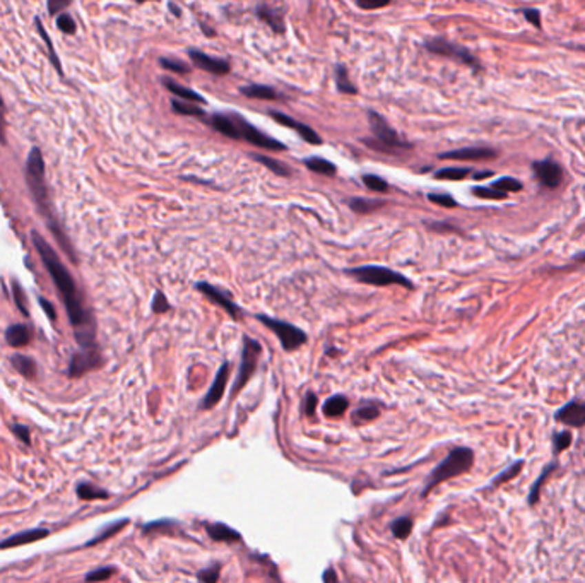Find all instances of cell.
<instances>
[{
    "label": "cell",
    "instance_id": "cell-1",
    "mask_svg": "<svg viewBox=\"0 0 585 583\" xmlns=\"http://www.w3.org/2000/svg\"><path fill=\"white\" fill-rule=\"evenodd\" d=\"M33 243L43 260L45 267L52 276L59 294L62 296L63 305H65L67 315H69L70 323L74 327L76 340L79 342L81 349H96V325L91 311L84 307L83 296L76 286V280L72 279L70 272L59 258L57 252L50 247V243L41 236L40 233L33 231Z\"/></svg>",
    "mask_w": 585,
    "mask_h": 583
},
{
    "label": "cell",
    "instance_id": "cell-2",
    "mask_svg": "<svg viewBox=\"0 0 585 583\" xmlns=\"http://www.w3.org/2000/svg\"><path fill=\"white\" fill-rule=\"evenodd\" d=\"M26 181H28V187H30L31 194H33V198L37 201L38 205V211L41 212V216L45 218V221H47V225L50 229H52V233L57 236V241L60 243V247L63 248V250L69 254L70 260L77 262L76 260V254H74L72 247H70L69 240H67L65 236H63L62 229H60V226L57 225V219L55 214H53V205L52 201H50V194H48V187H47V180H45V161H43V154H41V151L38 147L31 149L30 156H28V161H26Z\"/></svg>",
    "mask_w": 585,
    "mask_h": 583
},
{
    "label": "cell",
    "instance_id": "cell-3",
    "mask_svg": "<svg viewBox=\"0 0 585 583\" xmlns=\"http://www.w3.org/2000/svg\"><path fill=\"white\" fill-rule=\"evenodd\" d=\"M209 125L226 137L245 141L260 149H271V151H285L286 149L283 142L260 132L257 127L248 123L242 115H236V113H212L211 119H209Z\"/></svg>",
    "mask_w": 585,
    "mask_h": 583
},
{
    "label": "cell",
    "instance_id": "cell-4",
    "mask_svg": "<svg viewBox=\"0 0 585 583\" xmlns=\"http://www.w3.org/2000/svg\"><path fill=\"white\" fill-rule=\"evenodd\" d=\"M474 464V451L467 447H457L450 451L445 457V460H442L437 467L431 472L430 479L427 481L423 489V496H427L431 489L437 488L438 484H442L443 481H449V479L457 478V475L466 474L467 471H471Z\"/></svg>",
    "mask_w": 585,
    "mask_h": 583
},
{
    "label": "cell",
    "instance_id": "cell-5",
    "mask_svg": "<svg viewBox=\"0 0 585 583\" xmlns=\"http://www.w3.org/2000/svg\"><path fill=\"white\" fill-rule=\"evenodd\" d=\"M368 120H370V129L373 132V137L363 139L365 144L370 149L378 152H387V154H399L400 151H407L413 145L409 142L404 141L392 127L389 125L387 120L377 112L370 110L368 112Z\"/></svg>",
    "mask_w": 585,
    "mask_h": 583
},
{
    "label": "cell",
    "instance_id": "cell-6",
    "mask_svg": "<svg viewBox=\"0 0 585 583\" xmlns=\"http://www.w3.org/2000/svg\"><path fill=\"white\" fill-rule=\"evenodd\" d=\"M347 276L354 277L356 280L365 284H371V286H390V284H399V286L411 289L413 283L402 274L396 272V270L389 267H380V265H361V267H354L346 270Z\"/></svg>",
    "mask_w": 585,
    "mask_h": 583
},
{
    "label": "cell",
    "instance_id": "cell-7",
    "mask_svg": "<svg viewBox=\"0 0 585 583\" xmlns=\"http://www.w3.org/2000/svg\"><path fill=\"white\" fill-rule=\"evenodd\" d=\"M257 320L264 323L265 327H269L278 336L285 351H294L307 342V334L301 329H298L296 325H293V323L283 322V320L272 318V316L267 315H257Z\"/></svg>",
    "mask_w": 585,
    "mask_h": 583
},
{
    "label": "cell",
    "instance_id": "cell-8",
    "mask_svg": "<svg viewBox=\"0 0 585 583\" xmlns=\"http://www.w3.org/2000/svg\"><path fill=\"white\" fill-rule=\"evenodd\" d=\"M424 48L428 52L435 53V55L449 57V59L457 60L460 63H466V65L473 67V69H480V62L476 60V57L466 50L464 46L453 43V41L443 40V38H431V40L424 41Z\"/></svg>",
    "mask_w": 585,
    "mask_h": 583
},
{
    "label": "cell",
    "instance_id": "cell-9",
    "mask_svg": "<svg viewBox=\"0 0 585 583\" xmlns=\"http://www.w3.org/2000/svg\"><path fill=\"white\" fill-rule=\"evenodd\" d=\"M262 353V346L257 340L250 339V337H243V349H242V362H240L238 376H236V382L233 385V393L240 392L243 389L245 383L252 378V375L255 373L257 368L258 356Z\"/></svg>",
    "mask_w": 585,
    "mask_h": 583
},
{
    "label": "cell",
    "instance_id": "cell-10",
    "mask_svg": "<svg viewBox=\"0 0 585 583\" xmlns=\"http://www.w3.org/2000/svg\"><path fill=\"white\" fill-rule=\"evenodd\" d=\"M195 287H197V291H201L204 296H207L209 300L212 301V303L218 305V307H221L223 310L228 311V314L232 315L233 318H238V316H242V308L236 307V303L232 300L229 293H226V291L219 289V287L212 286V284H209V283H198V284H195Z\"/></svg>",
    "mask_w": 585,
    "mask_h": 583
},
{
    "label": "cell",
    "instance_id": "cell-11",
    "mask_svg": "<svg viewBox=\"0 0 585 583\" xmlns=\"http://www.w3.org/2000/svg\"><path fill=\"white\" fill-rule=\"evenodd\" d=\"M99 366H101V356H99L98 347L96 349H81L70 359L69 376L77 378V376H83L84 373L96 369Z\"/></svg>",
    "mask_w": 585,
    "mask_h": 583
},
{
    "label": "cell",
    "instance_id": "cell-12",
    "mask_svg": "<svg viewBox=\"0 0 585 583\" xmlns=\"http://www.w3.org/2000/svg\"><path fill=\"white\" fill-rule=\"evenodd\" d=\"M534 173H536V178L539 183L544 185L546 188H556L560 187L563 180V170L553 159H542V161H536L533 165Z\"/></svg>",
    "mask_w": 585,
    "mask_h": 583
},
{
    "label": "cell",
    "instance_id": "cell-13",
    "mask_svg": "<svg viewBox=\"0 0 585 583\" xmlns=\"http://www.w3.org/2000/svg\"><path fill=\"white\" fill-rule=\"evenodd\" d=\"M555 419L568 428H584L585 426V402L582 400H570L558 409Z\"/></svg>",
    "mask_w": 585,
    "mask_h": 583
},
{
    "label": "cell",
    "instance_id": "cell-14",
    "mask_svg": "<svg viewBox=\"0 0 585 583\" xmlns=\"http://www.w3.org/2000/svg\"><path fill=\"white\" fill-rule=\"evenodd\" d=\"M189 57L195 67L205 70V72H211L214 76H225V74L229 72V63L226 60L205 55L201 50H189Z\"/></svg>",
    "mask_w": 585,
    "mask_h": 583
},
{
    "label": "cell",
    "instance_id": "cell-15",
    "mask_svg": "<svg viewBox=\"0 0 585 583\" xmlns=\"http://www.w3.org/2000/svg\"><path fill=\"white\" fill-rule=\"evenodd\" d=\"M228 376H229V365L228 362H225V365H221L214 382H212L211 389H209V392L205 393L204 400H202V409L214 407V405L223 399V396H225L226 383H228Z\"/></svg>",
    "mask_w": 585,
    "mask_h": 583
},
{
    "label": "cell",
    "instance_id": "cell-16",
    "mask_svg": "<svg viewBox=\"0 0 585 583\" xmlns=\"http://www.w3.org/2000/svg\"><path fill=\"white\" fill-rule=\"evenodd\" d=\"M271 116L276 120V122L281 123V125L288 127V129H293L294 132L300 134V137L303 139V141H307L308 144H315V145L322 144V139L318 137V134L315 132L314 129H310L307 123L298 122V120H294V119H291V116L285 115V113H279V112H272Z\"/></svg>",
    "mask_w": 585,
    "mask_h": 583
},
{
    "label": "cell",
    "instance_id": "cell-17",
    "mask_svg": "<svg viewBox=\"0 0 585 583\" xmlns=\"http://www.w3.org/2000/svg\"><path fill=\"white\" fill-rule=\"evenodd\" d=\"M496 156L495 149L488 147H464L455 149L440 154V159H457V161H480V159H491Z\"/></svg>",
    "mask_w": 585,
    "mask_h": 583
},
{
    "label": "cell",
    "instance_id": "cell-18",
    "mask_svg": "<svg viewBox=\"0 0 585 583\" xmlns=\"http://www.w3.org/2000/svg\"><path fill=\"white\" fill-rule=\"evenodd\" d=\"M257 16H258V19L264 21L265 24H269L274 33H285V31H286L283 14L279 12L278 9H274V7L265 6V3H260V6L257 7Z\"/></svg>",
    "mask_w": 585,
    "mask_h": 583
},
{
    "label": "cell",
    "instance_id": "cell-19",
    "mask_svg": "<svg viewBox=\"0 0 585 583\" xmlns=\"http://www.w3.org/2000/svg\"><path fill=\"white\" fill-rule=\"evenodd\" d=\"M31 339H33V332H31L30 327L24 325V323H16V325L9 327V329L6 330V340L7 344L12 347L28 346V344L31 342Z\"/></svg>",
    "mask_w": 585,
    "mask_h": 583
},
{
    "label": "cell",
    "instance_id": "cell-20",
    "mask_svg": "<svg viewBox=\"0 0 585 583\" xmlns=\"http://www.w3.org/2000/svg\"><path fill=\"white\" fill-rule=\"evenodd\" d=\"M48 531H45V529H31V531L26 532H21V534L12 535V538L6 539L3 542H0V547L2 549H7V547H17V546H23V544H31V542H37V540L47 538Z\"/></svg>",
    "mask_w": 585,
    "mask_h": 583
},
{
    "label": "cell",
    "instance_id": "cell-21",
    "mask_svg": "<svg viewBox=\"0 0 585 583\" xmlns=\"http://www.w3.org/2000/svg\"><path fill=\"white\" fill-rule=\"evenodd\" d=\"M207 534L209 538L214 539L216 542H240L242 540V534L236 531H233L232 527L225 524H211L207 525Z\"/></svg>",
    "mask_w": 585,
    "mask_h": 583
},
{
    "label": "cell",
    "instance_id": "cell-22",
    "mask_svg": "<svg viewBox=\"0 0 585 583\" xmlns=\"http://www.w3.org/2000/svg\"><path fill=\"white\" fill-rule=\"evenodd\" d=\"M163 86H165L166 90H168L170 92H173V94H175V96H178V98L187 99V101L205 103V99L202 98V96L198 94V92L189 90V88H185V86H180V84L176 83V81L168 79V77H165V79H163Z\"/></svg>",
    "mask_w": 585,
    "mask_h": 583
},
{
    "label": "cell",
    "instance_id": "cell-23",
    "mask_svg": "<svg viewBox=\"0 0 585 583\" xmlns=\"http://www.w3.org/2000/svg\"><path fill=\"white\" fill-rule=\"evenodd\" d=\"M556 469H558V464H556V462H551V464H548L544 469H542L541 475H539V478L536 479V482H534L533 488H531L529 496H527V503H529L531 507L537 504L539 498H541V488H542V484H544L546 479H548L549 475H551V472H555Z\"/></svg>",
    "mask_w": 585,
    "mask_h": 583
},
{
    "label": "cell",
    "instance_id": "cell-24",
    "mask_svg": "<svg viewBox=\"0 0 585 583\" xmlns=\"http://www.w3.org/2000/svg\"><path fill=\"white\" fill-rule=\"evenodd\" d=\"M305 166H307L310 172L318 173V175H325V176H334L336 173H338V168H336L334 165H332L329 159L324 158H308L305 159Z\"/></svg>",
    "mask_w": 585,
    "mask_h": 583
},
{
    "label": "cell",
    "instance_id": "cell-25",
    "mask_svg": "<svg viewBox=\"0 0 585 583\" xmlns=\"http://www.w3.org/2000/svg\"><path fill=\"white\" fill-rule=\"evenodd\" d=\"M242 94L247 96V98H255V99H278V92H276L272 88L264 86V84H248V86H243Z\"/></svg>",
    "mask_w": 585,
    "mask_h": 583
},
{
    "label": "cell",
    "instance_id": "cell-26",
    "mask_svg": "<svg viewBox=\"0 0 585 583\" xmlns=\"http://www.w3.org/2000/svg\"><path fill=\"white\" fill-rule=\"evenodd\" d=\"M347 405V399L344 396H334L331 397V399L325 400L324 404V414L327 416V418H339V416H342L344 412H346Z\"/></svg>",
    "mask_w": 585,
    "mask_h": 583
},
{
    "label": "cell",
    "instance_id": "cell-27",
    "mask_svg": "<svg viewBox=\"0 0 585 583\" xmlns=\"http://www.w3.org/2000/svg\"><path fill=\"white\" fill-rule=\"evenodd\" d=\"M384 201H373V198H351L349 207L353 209L358 214H368V212H373L375 209H380L384 205Z\"/></svg>",
    "mask_w": 585,
    "mask_h": 583
},
{
    "label": "cell",
    "instance_id": "cell-28",
    "mask_svg": "<svg viewBox=\"0 0 585 583\" xmlns=\"http://www.w3.org/2000/svg\"><path fill=\"white\" fill-rule=\"evenodd\" d=\"M12 366L26 378H34V375H37V362L31 358L23 356V354L12 356Z\"/></svg>",
    "mask_w": 585,
    "mask_h": 583
},
{
    "label": "cell",
    "instance_id": "cell-29",
    "mask_svg": "<svg viewBox=\"0 0 585 583\" xmlns=\"http://www.w3.org/2000/svg\"><path fill=\"white\" fill-rule=\"evenodd\" d=\"M252 158H254L255 161L260 163V165H264L267 170H271V172L276 173V175H279V176L291 175V170H289L288 166L285 165V163L276 161V159L267 158V156H262V154H252Z\"/></svg>",
    "mask_w": 585,
    "mask_h": 583
},
{
    "label": "cell",
    "instance_id": "cell-30",
    "mask_svg": "<svg viewBox=\"0 0 585 583\" xmlns=\"http://www.w3.org/2000/svg\"><path fill=\"white\" fill-rule=\"evenodd\" d=\"M336 84H338L339 92H344V94H356L358 90L353 86V83H351L347 69L341 65V63L336 67Z\"/></svg>",
    "mask_w": 585,
    "mask_h": 583
},
{
    "label": "cell",
    "instance_id": "cell-31",
    "mask_svg": "<svg viewBox=\"0 0 585 583\" xmlns=\"http://www.w3.org/2000/svg\"><path fill=\"white\" fill-rule=\"evenodd\" d=\"M522 467H524V460L515 462V464L510 465L509 469H505V471H503V472H500V474L496 475L495 479H493L491 484H489V486H491V488H498V486H502V484H505V482L512 481L513 478H517V475L520 474Z\"/></svg>",
    "mask_w": 585,
    "mask_h": 583
},
{
    "label": "cell",
    "instance_id": "cell-32",
    "mask_svg": "<svg viewBox=\"0 0 585 583\" xmlns=\"http://www.w3.org/2000/svg\"><path fill=\"white\" fill-rule=\"evenodd\" d=\"M469 175H471L469 168H455V166H452V168L438 170V172L435 173V178H437V180H449V181H459V180H464L466 176H469Z\"/></svg>",
    "mask_w": 585,
    "mask_h": 583
},
{
    "label": "cell",
    "instance_id": "cell-33",
    "mask_svg": "<svg viewBox=\"0 0 585 583\" xmlns=\"http://www.w3.org/2000/svg\"><path fill=\"white\" fill-rule=\"evenodd\" d=\"M77 496H79L81 500H106L108 493H106L105 489L98 488V486L79 484L77 486Z\"/></svg>",
    "mask_w": 585,
    "mask_h": 583
},
{
    "label": "cell",
    "instance_id": "cell-34",
    "mask_svg": "<svg viewBox=\"0 0 585 583\" xmlns=\"http://www.w3.org/2000/svg\"><path fill=\"white\" fill-rule=\"evenodd\" d=\"M522 187H524V185L520 183L519 180L512 178V176H503V178L493 181L491 187H489V188H493V190H496V192H503V194H509V192L522 190Z\"/></svg>",
    "mask_w": 585,
    "mask_h": 583
},
{
    "label": "cell",
    "instance_id": "cell-35",
    "mask_svg": "<svg viewBox=\"0 0 585 583\" xmlns=\"http://www.w3.org/2000/svg\"><path fill=\"white\" fill-rule=\"evenodd\" d=\"M572 442H573L572 431H556L555 435H553V451H555V455L565 451L570 445H572Z\"/></svg>",
    "mask_w": 585,
    "mask_h": 583
},
{
    "label": "cell",
    "instance_id": "cell-36",
    "mask_svg": "<svg viewBox=\"0 0 585 583\" xmlns=\"http://www.w3.org/2000/svg\"><path fill=\"white\" fill-rule=\"evenodd\" d=\"M390 529H392V534L396 535L397 539H407L409 538L411 531H413V520L407 517L397 518L396 522H392Z\"/></svg>",
    "mask_w": 585,
    "mask_h": 583
},
{
    "label": "cell",
    "instance_id": "cell-37",
    "mask_svg": "<svg viewBox=\"0 0 585 583\" xmlns=\"http://www.w3.org/2000/svg\"><path fill=\"white\" fill-rule=\"evenodd\" d=\"M173 112L178 113V115H187V116H202L204 115V110L197 108V105H190L187 101H178V99H173L172 101Z\"/></svg>",
    "mask_w": 585,
    "mask_h": 583
},
{
    "label": "cell",
    "instance_id": "cell-38",
    "mask_svg": "<svg viewBox=\"0 0 585 583\" xmlns=\"http://www.w3.org/2000/svg\"><path fill=\"white\" fill-rule=\"evenodd\" d=\"M159 63H161L163 69L172 70V72H178V74H189L190 72V67L187 65L185 62H182V60L163 57V59H159Z\"/></svg>",
    "mask_w": 585,
    "mask_h": 583
},
{
    "label": "cell",
    "instance_id": "cell-39",
    "mask_svg": "<svg viewBox=\"0 0 585 583\" xmlns=\"http://www.w3.org/2000/svg\"><path fill=\"white\" fill-rule=\"evenodd\" d=\"M378 414H380V409L377 407V405H363V407L358 409L356 412H354V421L356 422H367L371 421V419L378 418Z\"/></svg>",
    "mask_w": 585,
    "mask_h": 583
},
{
    "label": "cell",
    "instance_id": "cell-40",
    "mask_svg": "<svg viewBox=\"0 0 585 583\" xmlns=\"http://www.w3.org/2000/svg\"><path fill=\"white\" fill-rule=\"evenodd\" d=\"M363 183L365 187L368 188V190L371 192H387L389 183L384 178H380V176L377 175H365L363 176Z\"/></svg>",
    "mask_w": 585,
    "mask_h": 583
},
{
    "label": "cell",
    "instance_id": "cell-41",
    "mask_svg": "<svg viewBox=\"0 0 585 583\" xmlns=\"http://www.w3.org/2000/svg\"><path fill=\"white\" fill-rule=\"evenodd\" d=\"M115 573V570H113L112 566H105V568H99V570L91 571V573L86 575V582L88 583H96V582H105L108 580L112 575Z\"/></svg>",
    "mask_w": 585,
    "mask_h": 583
},
{
    "label": "cell",
    "instance_id": "cell-42",
    "mask_svg": "<svg viewBox=\"0 0 585 583\" xmlns=\"http://www.w3.org/2000/svg\"><path fill=\"white\" fill-rule=\"evenodd\" d=\"M57 26H59L60 31H63V33L67 34L76 33V21L72 19L70 14H60V16L57 17Z\"/></svg>",
    "mask_w": 585,
    "mask_h": 583
},
{
    "label": "cell",
    "instance_id": "cell-43",
    "mask_svg": "<svg viewBox=\"0 0 585 583\" xmlns=\"http://www.w3.org/2000/svg\"><path fill=\"white\" fill-rule=\"evenodd\" d=\"M428 201L433 202V204L437 205H442V207H449V209L457 207L455 198L449 194H430L428 195Z\"/></svg>",
    "mask_w": 585,
    "mask_h": 583
},
{
    "label": "cell",
    "instance_id": "cell-44",
    "mask_svg": "<svg viewBox=\"0 0 585 583\" xmlns=\"http://www.w3.org/2000/svg\"><path fill=\"white\" fill-rule=\"evenodd\" d=\"M37 26H38V31H40V34H41V37H43L45 43H47V46H48V50H50V59H52V62L55 63L57 70H59V72L62 74V69H60V62H59V59H57L55 48H53V46H52V41H50V38H48L47 31H45V28H43V23H41L40 19H37Z\"/></svg>",
    "mask_w": 585,
    "mask_h": 583
},
{
    "label": "cell",
    "instance_id": "cell-45",
    "mask_svg": "<svg viewBox=\"0 0 585 583\" xmlns=\"http://www.w3.org/2000/svg\"><path fill=\"white\" fill-rule=\"evenodd\" d=\"M473 194L476 195V197L493 198V201H498V198L506 197V194H503V192H496V190H493V188H484V187H474Z\"/></svg>",
    "mask_w": 585,
    "mask_h": 583
},
{
    "label": "cell",
    "instance_id": "cell-46",
    "mask_svg": "<svg viewBox=\"0 0 585 583\" xmlns=\"http://www.w3.org/2000/svg\"><path fill=\"white\" fill-rule=\"evenodd\" d=\"M170 308L172 307H170L165 294H163L161 291H156L154 300H152V311H154V314H165V311H168Z\"/></svg>",
    "mask_w": 585,
    "mask_h": 583
},
{
    "label": "cell",
    "instance_id": "cell-47",
    "mask_svg": "<svg viewBox=\"0 0 585 583\" xmlns=\"http://www.w3.org/2000/svg\"><path fill=\"white\" fill-rule=\"evenodd\" d=\"M219 564H214L211 568H205V570L198 571V580L202 583H216L219 578Z\"/></svg>",
    "mask_w": 585,
    "mask_h": 583
},
{
    "label": "cell",
    "instance_id": "cell-48",
    "mask_svg": "<svg viewBox=\"0 0 585 583\" xmlns=\"http://www.w3.org/2000/svg\"><path fill=\"white\" fill-rule=\"evenodd\" d=\"M127 524V520H122V522H116V524H113V525H110V529H105V531L101 532V534L98 535V538H94L93 540H91L90 544H96V542H101V540H105L106 538H110V535H113L115 534V532H119L120 529H122V525H125Z\"/></svg>",
    "mask_w": 585,
    "mask_h": 583
},
{
    "label": "cell",
    "instance_id": "cell-49",
    "mask_svg": "<svg viewBox=\"0 0 585 583\" xmlns=\"http://www.w3.org/2000/svg\"><path fill=\"white\" fill-rule=\"evenodd\" d=\"M12 293H14V300H16L17 308H19V310L23 311L24 315H28L26 307H24V293H23V289H21V286H19V284H17V283H14Z\"/></svg>",
    "mask_w": 585,
    "mask_h": 583
},
{
    "label": "cell",
    "instance_id": "cell-50",
    "mask_svg": "<svg viewBox=\"0 0 585 583\" xmlns=\"http://www.w3.org/2000/svg\"><path fill=\"white\" fill-rule=\"evenodd\" d=\"M12 433L17 436V438H21V442L26 443V445H30L31 438H30V429L26 428V426L23 425H14L12 426Z\"/></svg>",
    "mask_w": 585,
    "mask_h": 583
},
{
    "label": "cell",
    "instance_id": "cell-51",
    "mask_svg": "<svg viewBox=\"0 0 585 583\" xmlns=\"http://www.w3.org/2000/svg\"><path fill=\"white\" fill-rule=\"evenodd\" d=\"M520 12H522L524 17H526L529 23H533L537 30L541 28V14H539L537 9H522Z\"/></svg>",
    "mask_w": 585,
    "mask_h": 583
},
{
    "label": "cell",
    "instance_id": "cell-52",
    "mask_svg": "<svg viewBox=\"0 0 585 583\" xmlns=\"http://www.w3.org/2000/svg\"><path fill=\"white\" fill-rule=\"evenodd\" d=\"M317 396H315L314 392H308L307 397H305V414L311 416L315 412V407H317Z\"/></svg>",
    "mask_w": 585,
    "mask_h": 583
},
{
    "label": "cell",
    "instance_id": "cell-53",
    "mask_svg": "<svg viewBox=\"0 0 585 583\" xmlns=\"http://www.w3.org/2000/svg\"><path fill=\"white\" fill-rule=\"evenodd\" d=\"M0 144H6V105L0 98Z\"/></svg>",
    "mask_w": 585,
    "mask_h": 583
},
{
    "label": "cell",
    "instance_id": "cell-54",
    "mask_svg": "<svg viewBox=\"0 0 585 583\" xmlns=\"http://www.w3.org/2000/svg\"><path fill=\"white\" fill-rule=\"evenodd\" d=\"M387 6H389L387 0H382V2H367V0H360V2H358V7H361V9L365 10L382 9V7H387Z\"/></svg>",
    "mask_w": 585,
    "mask_h": 583
},
{
    "label": "cell",
    "instance_id": "cell-55",
    "mask_svg": "<svg viewBox=\"0 0 585 583\" xmlns=\"http://www.w3.org/2000/svg\"><path fill=\"white\" fill-rule=\"evenodd\" d=\"M69 6V2H65V0H52V2H48V10L50 14H59L60 9H65V7Z\"/></svg>",
    "mask_w": 585,
    "mask_h": 583
},
{
    "label": "cell",
    "instance_id": "cell-56",
    "mask_svg": "<svg viewBox=\"0 0 585 583\" xmlns=\"http://www.w3.org/2000/svg\"><path fill=\"white\" fill-rule=\"evenodd\" d=\"M40 303H41V307H43V310L47 311L48 318L50 320H55L57 315H55V308H53V305L50 303V301L45 300V298H40Z\"/></svg>",
    "mask_w": 585,
    "mask_h": 583
},
{
    "label": "cell",
    "instance_id": "cell-57",
    "mask_svg": "<svg viewBox=\"0 0 585 583\" xmlns=\"http://www.w3.org/2000/svg\"><path fill=\"white\" fill-rule=\"evenodd\" d=\"M324 582H325V583H338V575H336V571L332 570V568H329V570H325V573H324Z\"/></svg>",
    "mask_w": 585,
    "mask_h": 583
},
{
    "label": "cell",
    "instance_id": "cell-58",
    "mask_svg": "<svg viewBox=\"0 0 585 583\" xmlns=\"http://www.w3.org/2000/svg\"><path fill=\"white\" fill-rule=\"evenodd\" d=\"M428 226H430V229H435V231H447V229L455 231V227H452L449 225H443V223H431V225H428Z\"/></svg>",
    "mask_w": 585,
    "mask_h": 583
},
{
    "label": "cell",
    "instance_id": "cell-59",
    "mask_svg": "<svg viewBox=\"0 0 585 583\" xmlns=\"http://www.w3.org/2000/svg\"><path fill=\"white\" fill-rule=\"evenodd\" d=\"M488 176H493V172H483V173H474V180H484Z\"/></svg>",
    "mask_w": 585,
    "mask_h": 583
},
{
    "label": "cell",
    "instance_id": "cell-60",
    "mask_svg": "<svg viewBox=\"0 0 585 583\" xmlns=\"http://www.w3.org/2000/svg\"><path fill=\"white\" fill-rule=\"evenodd\" d=\"M170 9L173 10V14H175L176 17H180V9H178V7L175 6V3H170Z\"/></svg>",
    "mask_w": 585,
    "mask_h": 583
},
{
    "label": "cell",
    "instance_id": "cell-61",
    "mask_svg": "<svg viewBox=\"0 0 585 583\" xmlns=\"http://www.w3.org/2000/svg\"><path fill=\"white\" fill-rule=\"evenodd\" d=\"M575 260H579V262H585V252H584V254L577 255V257H575Z\"/></svg>",
    "mask_w": 585,
    "mask_h": 583
}]
</instances>
